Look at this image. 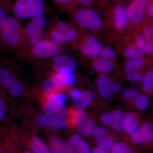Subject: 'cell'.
<instances>
[{"label":"cell","instance_id":"obj_37","mask_svg":"<svg viewBox=\"0 0 153 153\" xmlns=\"http://www.w3.org/2000/svg\"><path fill=\"white\" fill-rule=\"evenodd\" d=\"M116 55V54L115 51L112 47L110 46H106L103 47L102 50L100 57L108 60H113L115 58Z\"/></svg>","mask_w":153,"mask_h":153},{"label":"cell","instance_id":"obj_46","mask_svg":"<svg viewBox=\"0 0 153 153\" xmlns=\"http://www.w3.org/2000/svg\"><path fill=\"white\" fill-rule=\"evenodd\" d=\"M6 18L5 11L1 7H0V27L3 24L4 20Z\"/></svg>","mask_w":153,"mask_h":153},{"label":"cell","instance_id":"obj_20","mask_svg":"<svg viewBox=\"0 0 153 153\" xmlns=\"http://www.w3.org/2000/svg\"><path fill=\"white\" fill-rule=\"evenodd\" d=\"M90 115L84 109H70L68 121L75 128L87 120Z\"/></svg>","mask_w":153,"mask_h":153},{"label":"cell","instance_id":"obj_29","mask_svg":"<svg viewBox=\"0 0 153 153\" xmlns=\"http://www.w3.org/2000/svg\"><path fill=\"white\" fill-rule=\"evenodd\" d=\"M145 64V60L143 57L129 58L126 60L124 70L126 72L140 70Z\"/></svg>","mask_w":153,"mask_h":153},{"label":"cell","instance_id":"obj_4","mask_svg":"<svg viewBox=\"0 0 153 153\" xmlns=\"http://www.w3.org/2000/svg\"><path fill=\"white\" fill-rule=\"evenodd\" d=\"M72 16L74 23L83 29L96 31L103 25L102 19L98 12L88 7L77 8Z\"/></svg>","mask_w":153,"mask_h":153},{"label":"cell","instance_id":"obj_19","mask_svg":"<svg viewBox=\"0 0 153 153\" xmlns=\"http://www.w3.org/2000/svg\"><path fill=\"white\" fill-rule=\"evenodd\" d=\"M98 121L96 114L90 115L87 120L76 128L77 132L85 137H92L94 130L98 126Z\"/></svg>","mask_w":153,"mask_h":153},{"label":"cell","instance_id":"obj_16","mask_svg":"<svg viewBox=\"0 0 153 153\" xmlns=\"http://www.w3.org/2000/svg\"><path fill=\"white\" fill-rule=\"evenodd\" d=\"M37 123L40 126L57 129L66 128L70 126L68 120H62L48 114L41 115L38 117Z\"/></svg>","mask_w":153,"mask_h":153},{"label":"cell","instance_id":"obj_8","mask_svg":"<svg viewBox=\"0 0 153 153\" xmlns=\"http://www.w3.org/2000/svg\"><path fill=\"white\" fill-rule=\"evenodd\" d=\"M131 143L139 146L150 144L153 143V123L145 122L134 133L127 138Z\"/></svg>","mask_w":153,"mask_h":153},{"label":"cell","instance_id":"obj_47","mask_svg":"<svg viewBox=\"0 0 153 153\" xmlns=\"http://www.w3.org/2000/svg\"><path fill=\"white\" fill-rule=\"evenodd\" d=\"M92 153H111L110 152H108V151L104 150L100 148L95 147L92 150Z\"/></svg>","mask_w":153,"mask_h":153},{"label":"cell","instance_id":"obj_14","mask_svg":"<svg viewBox=\"0 0 153 153\" xmlns=\"http://www.w3.org/2000/svg\"><path fill=\"white\" fill-rule=\"evenodd\" d=\"M113 21L117 30H125L130 23L126 7L121 4L115 6L112 9Z\"/></svg>","mask_w":153,"mask_h":153},{"label":"cell","instance_id":"obj_35","mask_svg":"<svg viewBox=\"0 0 153 153\" xmlns=\"http://www.w3.org/2000/svg\"><path fill=\"white\" fill-rule=\"evenodd\" d=\"M143 76V75L140 70L126 72L125 75L126 79L127 81L134 83L140 82Z\"/></svg>","mask_w":153,"mask_h":153},{"label":"cell","instance_id":"obj_24","mask_svg":"<svg viewBox=\"0 0 153 153\" xmlns=\"http://www.w3.org/2000/svg\"><path fill=\"white\" fill-rule=\"evenodd\" d=\"M42 87L47 93H54L63 89L57 79L55 72L50 75L43 81Z\"/></svg>","mask_w":153,"mask_h":153},{"label":"cell","instance_id":"obj_40","mask_svg":"<svg viewBox=\"0 0 153 153\" xmlns=\"http://www.w3.org/2000/svg\"><path fill=\"white\" fill-rule=\"evenodd\" d=\"M109 86L111 89L113 93L115 96L120 95V94H121L123 89V86L120 82L117 81H113L111 80Z\"/></svg>","mask_w":153,"mask_h":153},{"label":"cell","instance_id":"obj_9","mask_svg":"<svg viewBox=\"0 0 153 153\" xmlns=\"http://www.w3.org/2000/svg\"><path fill=\"white\" fill-rule=\"evenodd\" d=\"M79 31L73 27L65 32H60L48 27L45 30V39H49L59 44L65 45L66 43L74 42L77 38Z\"/></svg>","mask_w":153,"mask_h":153},{"label":"cell","instance_id":"obj_31","mask_svg":"<svg viewBox=\"0 0 153 153\" xmlns=\"http://www.w3.org/2000/svg\"><path fill=\"white\" fill-rule=\"evenodd\" d=\"M99 123L107 128H110L112 121L111 110L102 109L98 115H96Z\"/></svg>","mask_w":153,"mask_h":153},{"label":"cell","instance_id":"obj_34","mask_svg":"<svg viewBox=\"0 0 153 153\" xmlns=\"http://www.w3.org/2000/svg\"><path fill=\"white\" fill-rule=\"evenodd\" d=\"M72 27L71 25L68 22L55 20L51 23L49 27L52 28L60 32H65L69 30Z\"/></svg>","mask_w":153,"mask_h":153},{"label":"cell","instance_id":"obj_7","mask_svg":"<svg viewBox=\"0 0 153 153\" xmlns=\"http://www.w3.org/2000/svg\"><path fill=\"white\" fill-rule=\"evenodd\" d=\"M0 84L15 97L22 95L25 86L22 81L16 77L7 67H0Z\"/></svg>","mask_w":153,"mask_h":153},{"label":"cell","instance_id":"obj_25","mask_svg":"<svg viewBox=\"0 0 153 153\" xmlns=\"http://www.w3.org/2000/svg\"><path fill=\"white\" fill-rule=\"evenodd\" d=\"M117 135L111 131L103 137L95 140L97 147L104 150L111 152L114 144L117 140Z\"/></svg>","mask_w":153,"mask_h":153},{"label":"cell","instance_id":"obj_13","mask_svg":"<svg viewBox=\"0 0 153 153\" xmlns=\"http://www.w3.org/2000/svg\"><path fill=\"white\" fill-rule=\"evenodd\" d=\"M47 26V19L44 16L36 17L31 19V21L25 27H23V40L19 50L21 49L22 45L32 36L45 31Z\"/></svg>","mask_w":153,"mask_h":153},{"label":"cell","instance_id":"obj_11","mask_svg":"<svg viewBox=\"0 0 153 153\" xmlns=\"http://www.w3.org/2000/svg\"><path fill=\"white\" fill-rule=\"evenodd\" d=\"M99 99L100 98L97 94L92 90H85L82 91L79 98L71 100V101L74 108L77 109H84L94 104H95L96 107H98L99 109L105 108V104L102 103V101Z\"/></svg>","mask_w":153,"mask_h":153},{"label":"cell","instance_id":"obj_27","mask_svg":"<svg viewBox=\"0 0 153 153\" xmlns=\"http://www.w3.org/2000/svg\"><path fill=\"white\" fill-rule=\"evenodd\" d=\"M56 73L57 79L62 88L72 87L76 83L77 78L74 72Z\"/></svg>","mask_w":153,"mask_h":153},{"label":"cell","instance_id":"obj_44","mask_svg":"<svg viewBox=\"0 0 153 153\" xmlns=\"http://www.w3.org/2000/svg\"><path fill=\"white\" fill-rule=\"evenodd\" d=\"M145 53L151 55L153 54V38L149 40L145 47Z\"/></svg>","mask_w":153,"mask_h":153},{"label":"cell","instance_id":"obj_12","mask_svg":"<svg viewBox=\"0 0 153 153\" xmlns=\"http://www.w3.org/2000/svg\"><path fill=\"white\" fill-rule=\"evenodd\" d=\"M149 4L148 0H133L126 7L130 23L138 25L142 22Z\"/></svg>","mask_w":153,"mask_h":153},{"label":"cell","instance_id":"obj_26","mask_svg":"<svg viewBox=\"0 0 153 153\" xmlns=\"http://www.w3.org/2000/svg\"><path fill=\"white\" fill-rule=\"evenodd\" d=\"M60 10L72 16L78 8L76 0H51Z\"/></svg>","mask_w":153,"mask_h":153},{"label":"cell","instance_id":"obj_48","mask_svg":"<svg viewBox=\"0 0 153 153\" xmlns=\"http://www.w3.org/2000/svg\"><path fill=\"white\" fill-rule=\"evenodd\" d=\"M147 13L150 16L153 17V2L148 7Z\"/></svg>","mask_w":153,"mask_h":153},{"label":"cell","instance_id":"obj_30","mask_svg":"<svg viewBox=\"0 0 153 153\" xmlns=\"http://www.w3.org/2000/svg\"><path fill=\"white\" fill-rule=\"evenodd\" d=\"M142 88L147 95L153 94V69H150L142 79Z\"/></svg>","mask_w":153,"mask_h":153},{"label":"cell","instance_id":"obj_51","mask_svg":"<svg viewBox=\"0 0 153 153\" xmlns=\"http://www.w3.org/2000/svg\"><path fill=\"white\" fill-rule=\"evenodd\" d=\"M0 153H2V150L0 149Z\"/></svg>","mask_w":153,"mask_h":153},{"label":"cell","instance_id":"obj_32","mask_svg":"<svg viewBox=\"0 0 153 153\" xmlns=\"http://www.w3.org/2000/svg\"><path fill=\"white\" fill-rule=\"evenodd\" d=\"M97 94L105 102L112 101L115 95L108 85L97 88Z\"/></svg>","mask_w":153,"mask_h":153},{"label":"cell","instance_id":"obj_49","mask_svg":"<svg viewBox=\"0 0 153 153\" xmlns=\"http://www.w3.org/2000/svg\"><path fill=\"white\" fill-rule=\"evenodd\" d=\"M22 153H33V152H32V151L27 150V151H24V152H22Z\"/></svg>","mask_w":153,"mask_h":153},{"label":"cell","instance_id":"obj_38","mask_svg":"<svg viewBox=\"0 0 153 153\" xmlns=\"http://www.w3.org/2000/svg\"><path fill=\"white\" fill-rule=\"evenodd\" d=\"M106 74H100L97 76L95 80V85L97 88L105 85L109 86L111 80Z\"/></svg>","mask_w":153,"mask_h":153},{"label":"cell","instance_id":"obj_21","mask_svg":"<svg viewBox=\"0 0 153 153\" xmlns=\"http://www.w3.org/2000/svg\"><path fill=\"white\" fill-rule=\"evenodd\" d=\"M27 144L30 151L34 153H52L49 145L36 136L30 137Z\"/></svg>","mask_w":153,"mask_h":153},{"label":"cell","instance_id":"obj_15","mask_svg":"<svg viewBox=\"0 0 153 153\" xmlns=\"http://www.w3.org/2000/svg\"><path fill=\"white\" fill-rule=\"evenodd\" d=\"M49 146L52 153H76L69 141L59 136L49 140Z\"/></svg>","mask_w":153,"mask_h":153},{"label":"cell","instance_id":"obj_17","mask_svg":"<svg viewBox=\"0 0 153 153\" xmlns=\"http://www.w3.org/2000/svg\"><path fill=\"white\" fill-rule=\"evenodd\" d=\"M125 111L120 106L116 107L111 110L112 121L110 129L117 136L123 134V122Z\"/></svg>","mask_w":153,"mask_h":153},{"label":"cell","instance_id":"obj_36","mask_svg":"<svg viewBox=\"0 0 153 153\" xmlns=\"http://www.w3.org/2000/svg\"><path fill=\"white\" fill-rule=\"evenodd\" d=\"M111 131L109 128L103 126H97L94 130L92 137L95 140L100 139L105 136Z\"/></svg>","mask_w":153,"mask_h":153},{"label":"cell","instance_id":"obj_10","mask_svg":"<svg viewBox=\"0 0 153 153\" xmlns=\"http://www.w3.org/2000/svg\"><path fill=\"white\" fill-rule=\"evenodd\" d=\"M142 122L139 113L131 109L125 111L123 122V134L128 137H130L139 128Z\"/></svg>","mask_w":153,"mask_h":153},{"label":"cell","instance_id":"obj_1","mask_svg":"<svg viewBox=\"0 0 153 153\" xmlns=\"http://www.w3.org/2000/svg\"><path fill=\"white\" fill-rule=\"evenodd\" d=\"M66 50L65 45L44 39L35 46L16 52V55L21 60L36 62L51 59L66 53Z\"/></svg>","mask_w":153,"mask_h":153},{"label":"cell","instance_id":"obj_6","mask_svg":"<svg viewBox=\"0 0 153 153\" xmlns=\"http://www.w3.org/2000/svg\"><path fill=\"white\" fill-rule=\"evenodd\" d=\"M41 61L49 64L55 73L74 72L78 68V64L75 59L66 53H63L51 59Z\"/></svg>","mask_w":153,"mask_h":153},{"label":"cell","instance_id":"obj_2","mask_svg":"<svg viewBox=\"0 0 153 153\" xmlns=\"http://www.w3.org/2000/svg\"><path fill=\"white\" fill-rule=\"evenodd\" d=\"M21 19L6 17L0 27V40L6 47L17 52L23 40V27Z\"/></svg>","mask_w":153,"mask_h":153},{"label":"cell","instance_id":"obj_50","mask_svg":"<svg viewBox=\"0 0 153 153\" xmlns=\"http://www.w3.org/2000/svg\"><path fill=\"white\" fill-rule=\"evenodd\" d=\"M152 27L153 29V22H152Z\"/></svg>","mask_w":153,"mask_h":153},{"label":"cell","instance_id":"obj_3","mask_svg":"<svg viewBox=\"0 0 153 153\" xmlns=\"http://www.w3.org/2000/svg\"><path fill=\"white\" fill-rule=\"evenodd\" d=\"M13 10L17 18L23 20L44 16L46 12L44 0H16Z\"/></svg>","mask_w":153,"mask_h":153},{"label":"cell","instance_id":"obj_41","mask_svg":"<svg viewBox=\"0 0 153 153\" xmlns=\"http://www.w3.org/2000/svg\"><path fill=\"white\" fill-rule=\"evenodd\" d=\"M82 91L75 88H71L68 90V95L70 100L76 99L80 97L82 94Z\"/></svg>","mask_w":153,"mask_h":153},{"label":"cell","instance_id":"obj_33","mask_svg":"<svg viewBox=\"0 0 153 153\" xmlns=\"http://www.w3.org/2000/svg\"><path fill=\"white\" fill-rule=\"evenodd\" d=\"M111 153H134L128 143L125 141L117 140L110 152Z\"/></svg>","mask_w":153,"mask_h":153},{"label":"cell","instance_id":"obj_45","mask_svg":"<svg viewBox=\"0 0 153 153\" xmlns=\"http://www.w3.org/2000/svg\"><path fill=\"white\" fill-rule=\"evenodd\" d=\"M76 1L83 7H88L93 4L95 0H76Z\"/></svg>","mask_w":153,"mask_h":153},{"label":"cell","instance_id":"obj_5","mask_svg":"<svg viewBox=\"0 0 153 153\" xmlns=\"http://www.w3.org/2000/svg\"><path fill=\"white\" fill-rule=\"evenodd\" d=\"M75 47L82 55L89 58L100 56L103 47L94 36L82 34L79 31L77 38L73 42Z\"/></svg>","mask_w":153,"mask_h":153},{"label":"cell","instance_id":"obj_18","mask_svg":"<svg viewBox=\"0 0 153 153\" xmlns=\"http://www.w3.org/2000/svg\"><path fill=\"white\" fill-rule=\"evenodd\" d=\"M68 141L76 153H92L90 146L80 134H71L69 137Z\"/></svg>","mask_w":153,"mask_h":153},{"label":"cell","instance_id":"obj_43","mask_svg":"<svg viewBox=\"0 0 153 153\" xmlns=\"http://www.w3.org/2000/svg\"><path fill=\"white\" fill-rule=\"evenodd\" d=\"M6 108L4 102L0 97V122L2 121L5 117Z\"/></svg>","mask_w":153,"mask_h":153},{"label":"cell","instance_id":"obj_42","mask_svg":"<svg viewBox=\"0 0 153 153\" xmlns=\"http://www.w3.org/2000/svg\"><path fill=\"white\" fill-rule=\"evenodd\" d=\"M143 33L145 38L148 41L153 38V29L152 27H146L144 28Z\"/></svg>","mask_w":153,"mask_h":153},{"label":"cell","instance_id":"obj_22","mask_svg":"<svg viewBox=\"0 0 153 153\" xmlns=\"http://www.w3.org/2000/svg\"><path fill=\"white\" fill-rule=\"evenodd\" d=\"M94 70L100 74H107L114 68L113 60H108L102 57L97 58L92 64Z\"/></svg>","mask_w":153,"mask_h":153},{"label":"cell","instance_id":"obj_23","mask_svg":"<svg viewBox=\"0 0 153 153\" xmlns=\"http://www.w3.org/2000/svg\"><path fill=\"white\" fill-rule=\"evenodd\" d=\"M149 105L150 100L149 96L140 92L132 100L129 107H131L137 111L143 112L148 109Z\"/></svg>","mask_w":153,"mask_h":153},{"label":"cell","instance_id":"obj_28","mask_svg":"<svg viewBox=\"0 0 153 153\" xmlns=\"http://www.w3.org/2000/svg\"><path fill=\"white\" fill-rule=\"evenodd\" d=\"M144 49L134 42L133 44L126 47L123 51V55L128 59L142 57L144 55Z\"/></svg>","mask_w":153,"mask_h":153},{"label":"cell","instance_id":"obj_52","mask_svg":"<svg viewBox=\"0 0 153 153\" xmlns=\"http://www.w3.org/2000/svg\"><path fill=\"white\" fill-rule=\"evenodd\" d=\"M139 153V152H136V153Z\"/></svg>","mask_w":153,"mask_h":153},{"label":"cell","instance_id":"obj_39","mask_svg":"<svg viewBox=\"0 0 153 153\" xmlns=\"http://www.w3.org/2000/svg\"><path fill=\"white\" fill-rule=\"evenodd\" d=\"M120 95L122 102L129 106L132 100V93L130 87L126 88L123 89Z\"/></svg>","mask_w":153,"mask_h":153}]
</instances>
